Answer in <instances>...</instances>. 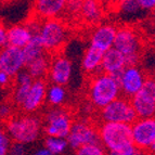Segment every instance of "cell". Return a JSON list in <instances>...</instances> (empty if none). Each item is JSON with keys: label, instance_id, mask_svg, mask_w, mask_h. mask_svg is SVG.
<instances>
[{"label": "cell", "instance_id": "cell-12", "mask_svg": "<svg viewBox=\"0 0 155 155\" xmlns=\"http://www.w3.org/2000/svg\"><path fill=\"white\" fill-rule=\"evenodd\" d=\"M26 66L22 49L5 46L0 50V71L8 74L11 78L24 70Z\"/></svg>", "mask_w": 155, "mask_h": 155}, {"label": "cell", "instance_id": "cell-27", "mask_svg": "<svg viewBox=\"0 0 155 155\" xmlns=\"http://www.w3.org/2000/svg\"><path fill=\"white\" fill-rule=\"evenodd\" d=\"M31 86V85H16L15 86V90H14V93H13L14 103L20 106L22 105L23 101L25 100L26 96H27V92H28Z\"/></svg>", "mask_w": 155, "mask_h": 155}, {"label": "cell", "instance_id": "cell-5", "mask_svg": "<svg viewBox=\"0 0 155 155\" xmlns=\"http://www.w3.org/2000/svg\"><path fill=\"white\" fill-rule=\"evenodd\" d=\"M101 119L103 123H120L131 125L137 120L130 100L124 97H119L116 100L101 110Z\"/></svg>", "mask_w": 155, "mask_h": 155}, {"label": "cell", "instance_id": "cell-2", "mask_svg": "<svg viewBox=\"0 0 155 155\" xmlns=\"http://www.w3.org/2000/svg\"><path fill=\"white\" fill-rule=\"evenodd\" d=\"M97 130L100 144L107 152L122 151L132 145L131 125L102 122Z\"/></svg>", "mask_w": 155, "mask_h": 155}, {"label": "cell", "instance_id": "cell-15", "mask_svg": "<svg viewBox=\"0 0 155 155\" xmlns=\"http://www.w3.org/2000/svg\"><path fill=\"white\" fill-rule=\"evenodd\" d=\"M46 92L47 85L45 80H34L21 105L23 111L29 114L36 112L46 100Z\"/></svg>", "mask_w": 155, "mask_h": 155}, {"label": "cell", "instance_id": "cell-32", "mask_svg": "<svg viewBox=\"0 0 155 155\" xmlns=\"http://www.w3.org/2000/svg\"><path fill=\"white\" fill-rule=\"evenodd\" d=\"M12 114V106L8 103L0 104V119H8Z\"/></svg>", "mask_w": 155, "mask_h": 155}, {"label": "cell", "instance_id": "cell-31", "mask_svg": "<svg viewBox=\"0 0 155 155\" xmlns=\"http://www.w3.org/2000/svg\"><path fill=\"white\" fill-rule=\"evenodd\" d=\"M11 144V141L9 139V137L7 136V132H5V127L1 125L0 123V149H3V147H9Z\"/></svg>", "mask_w": 155, "mask_h": 155}, {"label": "cell", "instance_id": "cell-6", "mask_svg": "<svg viewBox=\"0 0 155 155\" xmlns=\"http://www.w3.org/2000/svg\"><path fill=\"white\" fill-rule=\"evenodd\" d=\"M38 37L45 51H55L62 48L66 41V28L59 20H46L41 23Z\"/></svg>", "mask_w": 155, "mask_h": 155}, {"label": "cell", "instance_id": "cell-1", "mask_svg": "<svg viewBox=\"0 0 155 155\" xmlns=\"http://www.w3.org/2000/svg\"><path fill=\"white\" fill-rule=\"evenodd\" d=\"M10 141L21 144L35 142L41 134L42 123L40 118L31 114L11 117L5 127Z\"/></svg>", "mask_w": 155, "mask_h": 155}, {"label": "cell", "instance_id": "cell-21", "mask_svg": "<svg viewBox=\"0 0 155 155\" xmlns=\"http://www.w3.org/2000/svg\"><path fill=\"white\" fill-rule=\"evenodd\" d=\"M80 13L84 20L88 23H97L98 21H100L102 16L100 3L93 0H87V1L81 2Z\"/></svg>", "mask_w": 155, "mask_h": 155}, {"label": "cell", "instance_id": "cell-20", "mask_svg": "<svg viewBox=\"0 0 155 155\" xmlns=\"http://www.w3.org/2000/svg\"><path fill=\"white\" fill-rule=\"evenodd\" d=\"M50 66V60L47 54H42L41 57L33 60L31 62L26 64V71L29 74L33 80H44V77L48 74Z\"/></svg>", "mask_w": 155, "mask_h": 155}, {"label": "cell", "instance_id": "cell-4", "mask_svg": "<svg viewBox=\"0 0 155 155\" xmlns=\"http://www.w3.org/2000/svg\"><path fill=\"white\" fill-rule=\"evenodd\" d=\"M113 48L126 58L127 65H137L142 51L140 34L130 26L119 27L117 28Z\"/></svg>", "mask_w": 155, "mask_h": 155}, {"label": "cell", "instance_id": "cell-29", "mask_svg": "<svg viewBox=\"0 0 155 155\" xmlns=\"http://www.w3.org/2000/svg\"><path fill=\"white\" fill-rule=\"evenodd\" d=\"M14 78H15V85H31L34 81L33 78L29 76L26 70H23L20 73H18L14 76Z\"/></svg>", "mask_w": 155, "mask_h": 155}, {"label": "cell", "instance_id": "cell-7", "mask_svg": "<svg viewBox=\"0 0 155 155\" xmlns=\"http://www.w3.org/2000/svg\"><path fill=\"white\" fill-rule=\"evenodd\" d=\"M132 145L139 150L153 153L155 149V120L153 118H138L131 124Z\"/></svg>", "mask_w": 155, "mask_h": 155}, {"label": "cell", "instance_id": "cell-30", "mask_svg": "<svg viewBox=\"0 0 155 155\" xmlns=\"http://www.w3.org/2000/svg\"><path fill=\"white\" fill-rule=\"evenodd\" d=\"M26 145L21 143H14L10 144L8 151V155H26Z\"/></svg>", "mask_w": 155, "mask_h": 155}, {"label": "cell", "instance_id": "cell-16", "mask_svg": "<svg viewBox=\"0 0 155 155\" xmlns=\"http://www.w3.org/2000/svg\"><path fill=\"white\" fill-rule=\"evenodd\" d=\"M126 66V58L116 49L111 48L103 53L100 71L101 73L106 74V75H116V74L122 73Z\"/></svg>", "mask_w": 155, "mask_h": 155}, {"label": "cell", "instance_id": "cell-17", "mask_svg": "<svg viewBox=\"0 0 155 155\" xmlns=\"http://www.w3.org/2000/svg\"><path fill=\"white\" fill-rule=\"evenodd\" d=\"M33 34L26 24H18L11 26L7 29V40L8 46L23 49L33 38Z\"/></svg>", "mask_w": 155, "mask_h": 155}, {"label": "cell", "instance_id": "cell-13", "mask_svg": "<svg viewBox=\"0 0 155 155\" xmlns=\"http://www.w3.org/2000/svg\"><path fill=\"white\" fill-rule=\"evenodd\" d=\"M72 72L73 64L68 58L64 55H58L50 61L48 75L53 85H66L71 79Z\"/></svg>", "mask_w": 155, "mask_h": 155}, {"label": "cell", "instance_id": "cell-28", "mask_svg": "<svg viewBox=\"0 0 155 155\" xmlns=\"http://www.w3.org/2000/svg\"><path fill=\"white\" fill-rule=\"evenodd\" d=\"M106 155H151L147 152H144V151H141L137 147H134V145L131 147H127L125 150L122 151H116V152H107Z\"/></svg>", "mask_w": 155, "mask_h": 155}, {"label": "cell", "instance_id": "cell-23", "mask_svg": "<svg viewBox=\"0 0 155 155\" xmlns=\"http://www.w3.org/2000/svg\"><path fill=\"white\" fill-rule=\"evenodd\" d=\"M66 98V91L63 86L52 85L47 88L46 99L48 103L52 106H60L64 103Z\"/></svg>", "mask_w": 155, "mask_h": 155}, {"label": "cell", "instance_id": "cell-35", "mask_svg": "<svg viewBox=\"0 0 155 155\" xmlns=\"http://www.w3.org/2000/svg\"><path fill=\"white\" fill-rule=\"evenodd\" d=\"M11 81V77L8 75V74H5V73L1 72L0 71V87L2 88V87H7V86L10 84Z\"/></svg>", "mask_w": 155, "mask_h": 155}, {"label": "cell", "instance_id": "cell-25", "mask_svg": "<svg viewBox=\"0 0 155 155\" xmlns=\"http://www.w3.org/2000/svg\"><path fill=\"white\" fill-rule=\"evenodd\" d=\"M76 155H106V152L101 144H90L76 150Z\"/></svg>", "mask_w": 155, "mask_h": 155}, {"label": "cell", "instance_id": "cell-10", "mask_svg": "<svg viewBox=\"0 0 155 155\" xmlns=\"http://www.w3.org/2000/svg\"><path fill=\"white\" fill-rule=\"evenodd\" d=\"M66 141L67 144L75 150L85 145L100 144L97 128L87 122L73 123Z\"/></svg>", "mask_w": 155, "mask_h": 155}, {"label": "cell", "instance_id": "cell-11", "mask_svg": "<svg viewBox=\"0 0 155 155\" xmlns=\"http://www.w3.org/2000/svg\"><path fill=\"white\" fill-rule=\"evenodd\" d=\"M72 118L64 110L55 107L46 115L45 131L48 137H55L66 139L72 127Z\"/></svg>", "mask_w": 155, "mask_h": 155}, {"label": "cell", "instance_id": "cell-8", "mask_svg": "<svg viewBox=\"0 0 155 155\" xmlns=\"http://www.w3.org/2000/svg\"><path fill=\"white\" fill-rule=\"evenodd\" d=\"M130 100L137 118H153L155 113V83L153 78L145 80L144 85Z\"/></svg>", "mask_w": 155, "mask_h": 155}, {"label": "cell", "instance_id": "cell-14", "mask_svg": "<svg viewBox=\"0 0 155 155\" xmlns=\"http://www.w3.org/2000/svg\"><path fill=\"white\" fill-rule=\"evenodd\" d=\"M117 28L111 24H103L98 26L92 31L90 37V47L100 50L101 52H105L113 48L114 40L116 36Z\"/></svg>", "mask_w": 155, "mask_h": 155}, {"label": "cell", "instance_id": "cell-34", "mask_svg": "<svg viewBox=\"0 0 155 155\" xmlns=\"http://www.w3.org/2000/svg\"><path fill=\"white\" fill-rule=\"evenodd\" d=\"M5 46H8L7 40V28L2 24H0V50L3 49Z\"/></svg>", "mask_w": 155, "mask_h": 155}, {"label": "cell", "instance_id": "cell-36", "mask_svg": "<svg viewBox=\"0 0 155 155\" xmlns=\"http://www.w3.org/2000/svg\"><path fill=\"white\" fill-rule=\"evenodd\" d=\"M33 155H52V154L49 152V151L47 150V149L42 147V149H39V150H37Z\"/></svg>", "mask_w": 155, "mask_h": 155}, {"label": "cell", "instance_id": "cell-26", "mask_svg": "<svg viewBox=\"0 0 155 155\" xmlns=\"http://www.w3.org/2000/svg\"><path fill=\"white\" fill-rule=\"evenodd\" d=\"M120 11L126 15H134L142 10L140 9L138 0H126L120 2Z\"/></svg>", "mask_w": 155, "mask_h": 155}, {"label": "cell", "instance_id": "cell-22", "mask_svg": "<svg viewBox=\"0 0 155 155\" xmlns=\"http://www.w3.org/2000/svg\"><path fill=\"white\" fill-rule=\"evenodd\" d=\"M22 52H23L26 64L31 62L33 60L37 59V58L41 57L42 54H45V49L38 35H34L33 38L31 39V41L22 49Z\"/></svg>", "mask_w": 155, "mask_h": 155}, {"label": "cell", "instance_id": "cell-24", "mask_svg": "<svg viewBox=\"0 0 155 155\" xmlns=\"http://www.w3.org/2000/svg\"><path fill=\"white\" fill-rule=\"evenodd\" d=\"M66 139H61V138L55 137H47L45 140V149L49 151L52 155H60L67 149Z\"/></svg>", "mask_w": 155, "mask_h": 155}, {"label": "cell", "instance_id": "cell-33", "mask_svg": "<svg viewBox=\"0 0 155 155\" xmlns=\"http://www.w3.org/2000/svg\"><path fill=\"white\" fill-rule=\"evenodd\" d=\"M142 11H151L155 8V0H138Z\"/></svg>", "mask_w": 155, "mask_h": 155}, {"label": "cell", "instance_id": "cell-3", "mask_svg": "<svg viewBox=\"0 0 155 155\" xmlns=\"http://www.w3.org/2000/svg\"><path fill=\"white\" fill-rule=\"evenodd\" d=\"M88 96L92 105L103 109L120 96V88L116 79L103 73L97 74L91 79L88 89Z\"/></svg>", "mask_w": 155, "mask_h": 155}, {"label": "cell", "instance_id": "cell-19", "mask_svg": "<svg viewBox=\"0 0 155 155\" xmlns=\"http://www.w3.org/2000/svg\"><path fill=\"white\" fill-rule=\"evenodd\" d=\"M102 58H103V52L100 50H97L96 48L89 47L86 50L85 54L81 60V65H83V70L88 74H98L101 67V62H102Z\"/></svg>", "mask_w": 155, "mask_h": 155}, {"label": "cell", "instance_id": "cell-18", "mask_svg": "<svg viewBox=\"0 0 155 155\" xmlns=\"http://www.w3.org/2000/svg\"><path fill=\"white\" fill-rule=\"evenodd\" d=\"M64 0H38L35 2V11L39 18L46 20L55 18L65 9Z\"/></svg>", "mask_w": 155, "mask_h": 155}, {"label": "cell", "instance_id": "cell-9", "mask_svg": "<svg viewBox=\"0 0 155 155\" xmlns=\"http://www.w3.org/2000/svg\"><path fill=\"white\" fill-rule=\"evenodd\" d=\"M147 79V75L140 67L137 65H127L118 79L120 93H123L124 98L131 99L141 90Z\"/></svg>", "mask_w": 155, "mask_h": 155}]
</instances>
